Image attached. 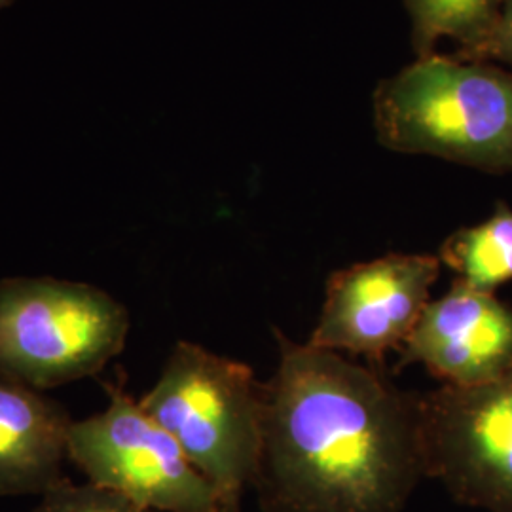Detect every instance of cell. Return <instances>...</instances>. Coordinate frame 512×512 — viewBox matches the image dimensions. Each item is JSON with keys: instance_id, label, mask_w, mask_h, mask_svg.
Instances as JSON below:
<instances>
[{"instance_id": "8fae6325", "label": "cell", "mask_w": 512, "mask_h": 512, "mask_svg": "<svg viewBox=\"0 0 512 512\" xmlns=\"http://www.w3.org/2000/svg\"><path fill=\"white\" fill-rule=\"evenodd\" d=\"M412 19V44L418 57L435 54L440 38L461 44L458 55L473 52L494 29L505 0H404Z\"/></svg>"}, {"instance_id": "ba28073f", "label": "cell", "mask_w": 512, "mask_h": 512, "mask_svg": "<svg viewBox=\"0 0 512 512\" xmlns=\"http://www.w3.org/2000/svg\"><path fill=\"white\" fill-rule=\"evenodd\" d=\"M401 355L399 365H423L442 385L490 384L512 370V306L454 279L427 304Z\"/></svg>"}, {"instance_id": "277c9868", "label": "cell", "mask_w": 512, "mask_h": 512, "mask_svg": "<svg viewBox=\"0 0 512 512\" xmlns=\"http://www.w3.org/2000/svg\"><path fill=\"white\" fill-rule=\"evenodd\" d=\"M129 313L109 293L52 277L0 281V372L38 391L97 376L124 348Z\"/></svg>"}, {"instance_id": "4fadbf2b", "label": "cell", "mask_w": 512, "mask_h": 512, "mask_svg": "<svg viewBox=\"0 0 512 512\" xmlns=\"http://www.w3.org/2000/svg\"><path fill=\"white\" fill-rule=\"evenodd\" d=\"M467 61H501L512 65V0H505L494 29L469 54L458 55Z\"/></svg>"}, {"instance_id": "5b68a950", "label": "cell", "mask_w": 512, "mask_h": 512, "mask_svg": "<svg viewBox=\"0 0 512 512\" xmlns=\"http://www.w3.org/2000/svg\"><path fill=\"white\" fill-rule=\"evenodd\" d=\"M103 385L109 408L73 421L69 431V459L88 480L156 512H222L213 486L179 442L124 385Z\"/></svg>"}, {"instance_id": "6da1fadb", "label": "cell", "mask_w": 512, "mask_h": 512, "mask_svg": "<svg viewBox=\"0 0 512 512\" xmlns=\"http://www.w3.org/2000/svg\"><path fill=\"white\" fill-rule=\"evenodd\" d=\"M253 488L264 512H404L421 476L420 397L378 366L275 330Z\"/></svg>"}, {"instance_id": "8992f818", "label": "cell", "mask_w": 512, "mask_h": 512, "mask_svg": "<svg viewBox=\"0 0 512 512\" xmlns=\"http://www.w3.org/2000/svg\"><path fill=\"white\" fill-rule=\"evenodd\" d=\"M425 476L461 505L512 512V370L490 384L421 395Z\"/></svg>"}, {"instance_id": "30bf717a", "label": "cell", "mask_w": 512, "mask_h": 512, "mask_svg": "<svg viewBox=\"0 0 512 512\" xmlns=\"http://www.w3.org/2000/svg\"><path fill=\"white\" fill-rule=\"evenodd\" d=\"M440 264L476 291L495 293L512 281V209L497 203L490 219L456 230L440 245Z\"/></svg>"}, {"instance_id": "7c38bea8", "label": "cell", "mask_w": 512, "mask_h": 512, "mask_svg": "<svg viewBox=\"0 0 512 512\" xmlns=\"http://www.w3.org/2000/svg\"><path fill=\"white\" fill-rule=\"evenodd\" d=\"M35 512H156L147 509L126 495L97 484H73L63 478L52 486Z\"/></svg>"}, {"instance_id": "3957f363", "label": "cell", "mask_w": 512, "mask_h": 512, "mask_svg": "<svg viewBox=\"0 0 512 512\" xmlns=\"http://www.w3.org/2000/svg\"><path fill=\"white\" fill-rule=\"evenodd\" d=\"M139 403L213 486L222 512H239L262 446V382L251 366L179 342Z\"/></svg>"}, {"instance_id": "52a82bcc", "label": "cell", "mask_w": 512, "mask_h": 512, "mask_svg": "<svg viewBox=\"0 0 512 512\" xmlns=\"http://www.w3.org/2000/svg\"><path fill=\"white\" fill-rule=\"evenodd\" d=\"M439 274V256L393 253L330 275L323 310L306 344L382 365L416 329Z\"/></svg>"}, {"instance_id": "5bb4252c", "label": "cell", "mask_w": 512, "mask_h": 512, "mask_svg": "<svg viewBox=\"0 0 512 512\" xmlns=\"http://www.w3.org/2000/svg\"><path fill=\"white\" fill-rule=\"evenodd\" d=\"M16 0H0V10H4V8H8V6H12Z\"/></svg>"}, {"instance_id": "7a4b0ae2", "label": "cell", "mask_w": 512, "mask_h": 512, "mask_svg": "<svg viewBox=\"0 0 512 512\" xmlns=\"http://www.w3.org/2000/svg\"><path fill=\"white\" fill-rule=\"evenodd\" d=\"M374 126L385 148L512 173V74L427 55L380 84Z\"/></svg>"}, {"instance_id": "9c48e42d", "label": "cell", "mask_w": 512, "mask_h": 512, "mask_svg": "<svg viewBox=\"0 0 512 512\" xmlns=\"http://www.w3.org/2000/svg\"><path fill=\"white\" fill-rule=\"evenodd\" d=\"M71 425L63 404L0 372V497L46 494L65 478Z\"/></svg>"}]
</instances>
